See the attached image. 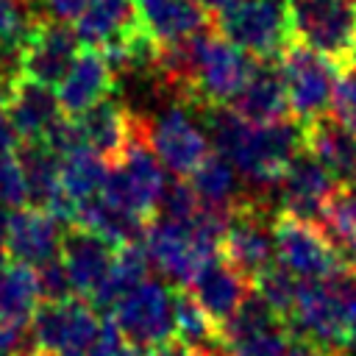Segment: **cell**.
Instances as JSON below:
<instances>
[{
  "label": "cell",
  "mask_w": 356,
  "mask_h": 356,
  "mask_svg": "<svg viewBox=\"0 0 356 356\" xmlns=\"http://www.w3.org/2000/svg\"><path fill=\"white\" fill-rule=\"evenodd\" d=\"M353 289L356 275L348 270H339L325 281H303L284 328L314 342L331 356H350L353 337L348 320V298Z\"/></svg>",
  "instance_id": "cell-1"
},
{
  "label": "cell",
  "mask_w": 356,
  "mask_h": 356,
  "mask_svg": "<svg viewBox=\"0 0 356 356\" xmlns=\"http://www.w3.org/2000/svg\"><path fill=\"white\" fill-rule=\"evenodd\" d=\"M164 184H167L164 164L156 159V153L145 139L142 117L131 111V139L125 150L108 164L100 195L114 206L150 220L156 214V203L161 197Z\"/></svg>",
  "instance_id": "cell-2"
},
{
  "label": "cell",
  "mask_w": 356,
  "mask_h": 356,
  "mask_svg": "<svg viewBox=\"0 0 356 356\" xmlns=\"http://www.w3.org/2000/svg\"><path fill=\"white\" fill-rule=\"evenodd\" d=\"M256 58L225 42L220 33L203 31L195 44V61L189 72L186 106L203 111L209 106H228L253 72Z\"/></svg>",
  "instance_id": "cell-3"
},
{
  "label": "cell",
  "mask_w": 356,
  "mask_h": 356,
  "mask_svg": "<svg viewBox=\"0 0 356 356\" xmlns=\"http://www.w3.org/2000/svg\"><path fill=\"white\" fill-rule=\"evenodd\" d=\"M289 39L337 67L356 56V0H286Z\"/></svg>",
  "instance_id": "cell-4"
},
{
  "label": "cell",
  "mask_w": 356,
  "mask_h": 356,
  "mask_svg": "<svg viewBox=\"0 0 356 356\" xmlns=\"http://www.w3.org/2000/svg\"><path fill=\"white\" fill-rule=\"evenodd\" d=\"M214 31L253 58H278L292 42L286 0H236L214 17Z\"/></svg>",
  "instance_id": "cell-5"
},
{
  "label": "cell",
  "mask_w": 356,
  "mask_h": 356,
  "mask_svg": "<svg viewBox=\"0 0 356 356\" xmlns=\"http://www.w3.org/2000/svg\"><path fill=\"white\" fill-rule=\"evenodd\" d=\"M142 131L156 153V159L178 178L192 175V170L211 153L209 134L197 125L189 106L164 103L147 117H142Z\"/></svg>",
  "instance_id": "cell-6"
},
{
  "label": "cell",
  "mask_w": 356,
  "mask_h": 356,
  "mask_svg": "<svg viewBox=\"0 0 356 356\" xmlns=\"http://www.w3.org/2000/svg\"><path fill=\"white\" fill-rule=\"evenodd\" d=\"M103 317L97 309L75 295L58 303H39L28 323L31 348L47 350L53 356H83L100 337Z\"/></svg>",
  "instance_id": "cell-7"
},
{
  "label": "cell",
  "mask_w": 356,
  "mask_h": 356,
  "mask_svg": "<svg viewBox=\"0 0 356 356\" xmlns=\"http://www.w3.org/2000/svg\"><path fill=\"white\" fill-rule=\"evenodd\" d=\"M175 289L167 281L145 278L114 303L111 320L134 348L147 350L175 337Z\"/></svg>",
  "instance_id": "cell-8"
},
{
  "label": "cell",
  "mask_w": 356,
  "mask_h": 356,
  "mask_svg": "<svg viewBox=\"0 0 356 356\" xmlns=\"http://www.w3.org/2000/svg\"><path fill=\"white\" fill-rule=\"evenodd\" d=\"M281 78L286 86V103L289 114L298 122H309L314 117H323L325 108H331L334 81H337V64L317 50L289 42L278 56Z\"/></svg>",
  "instance_id": "cell-9"
},
{
  "label": "cell",
  "mask_w": 356,
  "mask_h": 356,
  "mask_svg": "<svg viewBox=\"0 0 356 356\" xmlns=\"http://www.w3.org/2000/svg\"><path fill=\"white\" fill-rule=\"evenodd\" d=\"M278 211L259 206L253 200H239L231 209L225 234L220 239V256L250 284L275 264V239H273V220Z\"/></svg>",
  "instance_id": "cell-10"
},
{
  "label": "cell",
  "mask_w": 356,
  "mask_h": 356,
  "mask_svg": "<svg viewBox=\"0 0 356 356\" xmlns=\"http://www.w3.org/2000/svg\"><path fill=\"white\" fill-rule=\"evenodd\" d=\"M150 264L156 267V273L161 278H167V284L172 286H189V281L195 278V273L220 250H214L211 245H206L189 222H175V220H164V217H150L145 236H142Z\"/></svg>",
  "instance_id": "cell-11"
},
{
  "label": "cell",
  "mask_w": 356,
  "mask_h": 356,
  "mask_svg": "<svg viewBox=\"0 0 356 356\" xmlns=\"http://www.w3.org/2000/svg\"><path fill=\"white\" fill-rule=\"evenodd\" d=\"M273 239L278 264H284L300 281H325L342 270L323 228L314 222L278 211L273 220Z\"/></svg>",
  "instance_id": "cell-12"
},
{
  "label": "cell",
  "mask_w": 356,
  "mask_h": 356,
  "mask_svg": "<svg viewBox=\"0 0 356 356\" xmlns=\"http://www.w3.org/2000/svg\"><path fill=\"white\" fill-rule=\"evenodd\" d=\"M337 186L339 184L331 178V172L306 147H300L284 170L278 189V211L320 225L325 203L337 192Z\"/></svg>",
  "instance_id": "cell-13"
},
{
  "label": "cell",
  "mask_w": 356,
  "mask_h": 356,
  "mask_svg": "<svg viewBox=\"0 0 356 356\" xmlns=\"http://www.w3.org/2000/svg\"><path fill=\"white\" fill-rule=\"evenodd\" d=\"M78 53L81 39L75 28H70V22L39 19L22 44V75L36 83L56 86L61 83Z\"/></svg>",
  "instance_id": "cell-14"
},
{
  "label": "cell",
  "mask_w": 356,
  "mask_h": 356,
  "mask_svg": "<svg viewBox=\"0 0 356 356\" xmlns=\"http://www.w3.org/2000/svg\"><path fill=\"white\" fill-rule=\"evenodd\" d=\"M61 222L39 206H22L11 211L6 231V256L11 261H22L28 267H39L47 259L61 253Z\"/></svg>",
  "instance_id": "cell-15"
},
{
  "label": "cell",
  "mask_w": 356,
  "mask_h": 356,
  "mask_svg": "<svg viewBox=\"0 0 356 356\" xmlns=\"http://www.w3.org/2000/svg\"><path fill=\"white\" fill-rule=\"evenodd\" d=\"M114 259V245L106 242L103 236L81 228V225H67L61 236V261L70 273V281L75 286V295L92 298L95 289L103 284L108 267Z\"/></svg>",
  "instance_id": "cell-16"
},
{
  "label": "cell",
  "mask_w": 356,
  "mask_h": 356,
  "mask_svg": "<svg viewBox=\"0 0 356 356\" xmlns=\"http://www.w3.org/2000/svg\"><path fill=\"white\" fill-rule=\"evenodd\" d=\"M303 147L331 172L339 186L356 184V131L334 117H314L300 122Z\"/></svg>",
  "instance_id": "cell-17"
},
{
  "label": "cell",
  "mask_w": 356,
  "mask_h": 356,
  "mask_svg": "<svg viewBox=\"0 0 356 356\" xmlns=\"http://www.w3.org/2000/svg\"><path fill=\"white\" fill-rule=\"evenodd\" d=\"M228 106L242 120L259 122V125L289 117L286 86H284L281 67L275 64V58H256L250 78L245 81V86Z\"/></svg>",
  "instance_id": "cell-18"
},
{
  "label": "cell",
  "mask_w": 356,
  "mask_h": 356,
  "mask_svg": "<svg viewBox=\"0 0 356 356\" xmlns=\"http://www.w3.org/2000/svg\"><path fill=\"white\" fill-rule=\"evenodd\" d=\"M114 75L97 47H83L75 61L70 64L67 75L58 83V103L61 111L70 117H81L108 92H114Z\"/></svg>",
  "instance_id": "cell-19"
},
{
  "label": "cell",
  "mask_w": 356,
  "mask_h": 356,
  "mask_svg": "<svg viewBox=\"0 0 356 356\" xmlns=\"http://www.w3.org/2000/svg\"><path fill=\"white\" fill-rule=\"evenodd\" d=\"M192 292V298L203 306V312L214 320V323H222L228 314L236 312V306L248 298V292L253 289V284L239 275L220 253L211 256L197 273L195 278L189 281L186 286Z\"/></svg>",
  "instance_id": "cell-20"
},
{
  "label": "cell",
  "mask_w": 356,
  "mask_h": 356,
  "mask_svg": "<svg viewBox=\"0 0 356 356\" xmlns=\"http://www.w3.org/2000/svg\"><path fill=\"white\" fill-rule=\"evenodd\" d=\"M142 28L159 42L170 44L200 31H209L211 17L195 0H134Z\"/></svg>",
  "instance_id": "cell-21"
},
{
  "label": "cell",
  "mask_w": 356,
  "mask_h": 356,
  "mask_svg": "<svg viewBox=\"0 0 356 356\" xmlns=\"http://www.w3.org/2000/svg\"><path fill=\"white\" fill-rule=\"evenodd\" d=\"M89 150L103 156L108 164L125 150L131 139V108L125 106L122 97L108 92L103 100H97L92 108H86L78 117Z\"/></svg>",
  "instance_id": "cell-22"
},
{
  "label": "cell",
  "mask_w": 356,
  "mask_h": 356,
  "mask_svg": "<svg viewBox=\"0 0 356 356\" xmlns=\"http://www.w3.org/2000/svg\"><path fill=\"white\" fill-rule=\"evenodd\" d=\"M6 111L19 134V139H42V134L64 114L53 86L19 78L6 100Z\"/></svg>",
  "instance_id": "cell-23"
},
{
  "label": "cell",
  "mask_w": 356,
  "mask_h": 356,
  "mask_svg": "<svg viewBox=\"0 0 356 356\" xmlns=\"http://www.w3.org/2000/svg\"><path fill=\"white\" fill-rule=\"evenodd\" d=\"M150 256H147V248L145 242H128V245H120L114 248V259H111V267L103 278V284L95 289V295L89 298V303L100 312H111L114 303L131 292L136 284H142L145 278H150Z\"/></svg>",
  "instance_id": "cell-24"
},
{
  "label": "cell",
  "mask_w": 356,
  "mask_h": 356,
  "mask_svg": "<svg viewBox=\"0 0 356 356\" xmlns=\"http://www.w3.org/2000/svg\"><path fill=\"white\" fill-rule=\"evenodd\" d=\"M139 25L134 0H92L75 19V33L83 47H103Z\"/></svg>",
  "instance_id": "cell-25"
},
{
  "label": "cell",
  "mask_w": 356,
  "mask_h": 356,
  "mask_svg": "<svg viewBox=\"0 0 356 356\" xmlns=\"http://www.w3.org/2000/svg\"><path fill=\"white\" fill-rule=\"evenodd\" d=\"M150 220L134 214V211H125L120 206H114L111 200H106L103 195H95L89 200H83L78 206V217H75V225L103 236L106 242H111L114 248L120 245H128V242H139L145 236V228H147Z\"/></svg>",
  "instance_id": "cell-26"
},
{
  "label": "cell",
  "mask_w": 356,
  "mask_h": 356,
  "mask_svg": "<svg viewBox=\"0 0 356 356\" xmlns=\"http://www.w3.org/2000/svg\"><path fill=\"white\" fill-rule=\"evenodd\" d=\"M192 189L203 206H217V209H234L242 195L245 184L239 170L217 150H211L195 170H192Z\"/></svg>",
  "instance_id": "cell-27"
},
{
  "label": "cell",
  "mask_w": 356,
  "mask_h": 356,
  "mask_svg": "<svg viewBox=\"0 0 356 356\" xmlns=\"http://www.w3.org/2000/svg\"><path fill=\"white\" fill-rule=\"evenodd\" d=\"M42 298L36 286V270L22 261H6L0 267V323L28 328Z\"/></svg>",
  "instance_id": "cell-28"
},
{
  "label": "cell",
  "mask_w": 356,
  "mask_h": 356,
  "mask_svg": "<svg viewBox=\"0 0 356 356\" xmlns=\"http://www.w3.org/2000/svg\"><path fill=\"white\" fill-rule=\"evenodd\" d=\"M278 328H284L281 317L267 306V300H264L256 289L248 292V298L236 306L234 314H228L222 323H217L220 342H222V348H225L228 353H231L236 345L250 342V339L264 337V334L278 331Z\"/></svg>",
  "instance_id": "cell-29"
},
{
  "label": "cell",
  "mask_w": 356,
  "mask_h": 356,
  "mask_svg": "<svg viewBox=\"0 0 356 356\" xmlns=\"http://www.w3.org/2000/svg\"><path fill=\"white\" fill-rule=\"evenodd\" d=\"M17 161L28 184V203L44 206L47 197L61 186V159L42 139H22L17 147Z\"/></svg>",
  "instance_id": "cell-30"
},
{
  "label": "cell",
  "mask_w": 356,
  "mask_h": 356,
  "mask_svg": "<svg viewBox=\"0 0 356 356\" xmlns=\"http://www.w3.org/2000/svg\"><path fill=\"white\" fill-rule=\"evenodd\" d=\"M106 172H108V161L89 147H81L61 159V186L78 203L100 195L106 184Z\"/></svg>",
  "instance_id": "cell-31"
},
{
  "label": "cell",
  "mask_w": 356,
  "mask_h": 356,
  "mask_svg": "<svg viewBox=\"0 0 356 356\" xmlns=\"http://www.w3.org/2000/svg\"><path fill=\"white\" fill-rule=\"evenodd\" d=\"M300 278L292 275L284 264H270L256 281H253V289L267 300V306L281 317V323H286L292 306H295V298H298V289H300Z\"/></svg>",
  "instance_id": "cell-32"
},
{
  "label": "cell",
  "mask_w": 356,
  "mask_h": 356,
  "mask_svg": "<svg viewBox=\"0 0 356 356\" xmlns=\"http://www.w3.org/2000/svg\"><path fill=\"white\" fill-rule=\"evenodd\" d=\"M39 19L44 17L36 0H0V42L25 44Z\"/></svg>",
  "instance_id": "cell-33"
},
{
  "label": "cell",
  "mask_w": 356,
  "mask_h": 356,
  "mask_svg": "<svg viewBox=\"0 0 356 356\" xmlns=\"http://www.w3.org/2000/svg\"><path fill=\"white\" fill-rule=\"evenodd\" d=\"M200 209V200L192 189V184L186 178H167L161 197L156 203V214L164 220H175V222H189ZM153 214V217H156Z\"/></svg>",
  "instance_id": "cell-34"
},
{
  "label": "cell",
  "mask_w": 356,
  "mask_h": 356,
  "mask_svg": "<svg viewBox=\"0 0 356 356\" xmlns=\"http://www.w3.org/2000/svg\"><path fill=\"white\" fill-rule=\"evenodd\" d=\"M331 117L356 131V58L337 70L334 95H331Z\"/></svg>",
  "instance_id": "cell-35"
},
{
  "label": "cell",
  "mask_w": 356,
  "mask_h": 356,
  "mask_svg": "<svg viewBox=\"0 0 356 356\" xmlns=\"http://www.w3.org/2000/svg\"><path fill=\"white\" fill-rule=\"evenodd\" d=\"M36 286H39L42 303H58V300L75 298V286H72L70 273H67V267L58 256L42 261L36 267Z\"/></svg>",
  "instance_id": "cell-36"
},
{
  "label": "cell",
  "mask_w": 356,
  "mask_h": 356,
  "mask_svg": "<svg viewBox=\"0 0 356 356\" xmlns=\"http://www.w3.org/2000/svg\"><path fill=\"white\" fill-rule=\"evenodd\" d=\"M42 142H44L58 159H64V156H70V153H75V150H81V147H89L78 117H70V114H61V117L42 134Z\"/></svg>",
  "instance_id": "cell-37"
},
{
  "label": "cell",
  "mask_w": 356,
  "mask_h": 356,
  "mask_svg": "<svg viewBox=\"0 0 356 356\" xmlns=\"http://www.w3.org/2000/svg\"><path fill=\"white\" fill-rule=\"evenodd\" d=\"M0 206L6 209L28 206V184L14 153L0 156Z\"/></svg>",
  "instance_id": "cell-38"
},
{
  "label": "cell",
  "mask_w": 356,
  "mask_h": 356,
  "mask_svg": "<svg viewBox=\"0 0 356 356\" xmlns=\"http://www.w3.org/2000/svg\"><path fill=\"white\" fill-rule=\"evenodd\" d=\"M83 356H145V350L134 348L122 334L120 328L114 325V320H103V328H100V337L95 339V345L83 353Z\"/></svg>",
  "instance_id": "cell-39"
},
{
  "label": "cell",
  "mask_w": 356,
  "mask_h": 356,
  "mask_svg": "<svg viewBox=\"0 0 356 356\" xmlns=\"http://www.w3.org/2000/svg\"><path fill=\"white\" fill-rule=\"evenodd\" d=\"M39 11L44 19H56V22H75L81 17V11L92 3V0H36Z\"/></svg>",
  "instance_id": "cell-40"
},
{
  "label": "cell",
  "mask_w": 356,
  "mask_h": 356,
  "mask_svg": "<svg viewBox=\"0 0 356 356\" xmlns=\"http://www.w3.org/2000/svg\"><path fill=\"white\" fill-rule=\"evenodd\" d=\"M19 134H17V128H14V122H11V117H8V111H6V106H0V156L3 153H14L17 147H19Z\"/></svg>",
  "instance_id": "cell-41"
},
{
  "label": "cell",
  "mask_w": 356,
  "mask_h": 356,
  "mask_svg": "<svg viewBox=\"0 0 356 356\" xmlns=\"http://www.w3.org/2000/svg\"><path fill=\"white\" fill-rule=\"evenodd\" d=\"M145 356H195V353H192V348H186L178 337H172V339H164V342L147 348Z\"/></svg>",
  "instance_id": "cell-42"
},
{
  "label": "cell",
  "mask_w": 356,
  "mask_h": 356,
  "mask_svg": "<svg viewBox=\"0 0 356 356\" xmlns=\"http://www.w3.org/2000/svg\"><path fill=\"white\" fill-rule=\"evenodd\" d=\"M195 3H197L206 14H214V17H217L220 11H225V8H228L231 3H236V0H195Z\"/></svg>",
  "instance_id": "cell-43"
},
{
  "label": "cell",
  "mask_w": 356,
  "mask_h": 356,
  "mask_svg": "<svg viewBox=\"0 0 356 356\" xmlns=\"http://www.w3.org/2000/svg\"><path fill=\"white\" fill-rule=\"evenodd\" d=\"M348 320H350V337H353V345H356V289L348 298Z\"/></svg>",
  "instance_id": "cell-44"
},
{
  "label": "cell",
  "mask_w": 356,
  "mask_h": 356,
  "mask_svg": "<svg viewBox=\"0 0 356 356\" xmlns=\"http://www.w3.org/2000/svg\"><path fill=\"white\" fill-rule=\"evenodd\" d=\"M17 356H53V353L39 350V348H25V350H22V353H17Z\"/></svg>",
  "instance_id": "cell-45"
},
{
  "label": "cell",
  "mask_w": 356,
  "mask_h": 356,
  "mask_svg": "<svg viewBox=\"0 0 356 356\" xmlns=\"http://www.w3.org/2000/svg\"><path fill=\"white\" fill-rule=\"evenodd\" d=\"M353 58H356V56H353Z\"/></svg>",
  "instance_id": "cell-46"
}]
</instances>
